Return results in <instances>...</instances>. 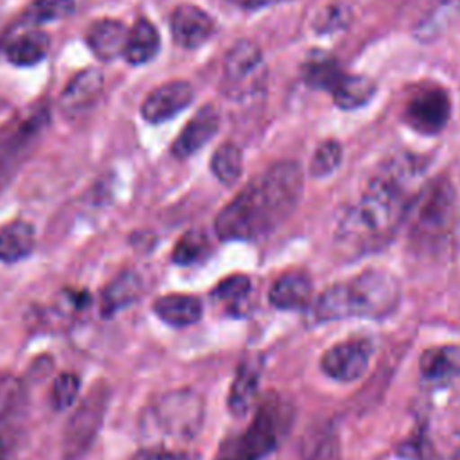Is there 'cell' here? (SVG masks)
Listing matches in <instances>:
<instances>
[{"instance_id": "1", "label": "cell", "mask_w": 460, "mask_h": 460, "mask_svg": "<svg viewBox=\"0 0 460 460\" xmlns=\"http://www.w3.org/2000/svg\"><path fill=\"white\" fill-rule=\"evenodd\" d=\"M422 162L411 155L394 156L368 181L361 199L338 223V237L352 248L379 246L406 219L419 192Z\"/></svg>"}, {"instance_id": "2", "label": "cell", "mask_w": 460, "mask_h": 460, "mask_svg": "<svg viewBox=\"0 0 460 460\" xmlns=\"http://www.w3.org/2000/svg\"><path fill=\"white\" fill-rule=\"evenodd\" d=\"M302 185L296 162L270 165L223 207L214 223L216 234L223 241H252L271 232L295 210Z\"/></svg>"}, {"instance_id": "3", "label": "cell", "mask_w": 460, "mask_h": 460, "mask_svg": "<svg viewBox=\"0 0 460 460\" xmlns=\"http://www.w3.org/2000/svg\"><path fill=\"white\" fill-rule=\"evenodd\" d=\"M401 289L394 275L385 270H367L350 280L329 286L314 302L316 322L343 318H383L394 313Z\"/></svg>"}, {"instance_id": "4", "label": "cell", "mask_w": 460, "mask_h": 460, "mask_svg": "<svg viewBox=\"0 0 460 460\" xmlns=\"http://www.w3.org/2000/svg\"><path fill=\"white\" fill-rule=\"evenodd\" d=\"M205 404L190 388L171 390L158 395L140 415V437L146 447L174 449L172 446L190 442L201 429Z\"/></svg>"}, {"instance_id": "5", "label": "cell", "mask_w": 460, "mask_h": 460, "mask_svg": "<svg viewBox=\"0 0 460 460\" xmlns=\"http://www.w3.org/2000/svg\"><path fill=\"white\" fill-rule=\"evenodd\" d=\"M289 404L270 394V399L259 406L246 431L221 447L217 460H261L279 446L289 429Z\"/></svg>"}, {"instance_id": "6", "label": "cell", "mask_w": 460, "mask_h": 460, "mask_svg": "<svg viewBox=\"0 0 460 460\" xmlns=\"http://www.w3.org/2000/svg\"><path fill=\"white\" fill-rule=\"evenodd\" d=\"M455 190L446 178H435L415 194L408 216L411 235L419 241L442 237L453 219Z\"/></svg>"}, {"instance_id": "7", "label": "cell", "mask_w": 460, "mask_h": 460, "mask_svg": "<svg viewBox=\"0 0 460 460\" xmlns=\"http://www.w3.org/2000/svg\"><path fill=\"white\" fill-rule=\"evenodd\" d=\"M47 122L49 110L38 106L0 128V192L29 156Z\"/></svg>"}, {"instance_id": "8", "label": "cell", "mask_w": 460, "mask_h": 460, "mask_svg": "<svg viewBox=\"0 0 460 460\" xmlns=\"http://www.w3.org/2000/svg\"><path fill=\"white\" fill-rule=\"evenodd\" d=\"M108 406V388L95 386L72 413L65 435L63 455L66 460L81 458L92 446Z\"/></svg>"}, {"instance_id": "9", "label": "cell", "mask_w": 460, "mask_h": 460, "mask_svg": "<svg viewBox=\"0 0 460 460\" xmlns=\"http://www.w3.org/2000/svg\"><path fill=\"white\" fill-rule=\"evenodd\" d=\"M451 117V99L442 86L422 84L404 106L406 122L422 135H437Z\"/></svg>"}, {"instance_id": "10", "label": "cell", "mask_w": 460, "mask_h": 460, "mask_svg": "<svg viewBox=\"0 0 460 460\" xmlns=\"http://www.w3.org/2000/svg\"><path fill=\"white\" fill-rule=\"evenodd\" d=\"M225 86L232 97L252 92L264 77V63L261 49L250 40H239L225 56L223 63Z\"/></svg>"}, {"instance_id": "11", "label": "cell", "mask_w": 460, "mask_h": 460, "mask_svg": "<svg viewBox=\"0 0 460 460\" xmlns=\"http://www.w3.org/2000/svg\"><path fill=\"white\" fill-rule=\"evenodd\" d=\"M370 356L372 343L368 340L349 338L327 349L320 359V367L331 379L350 383L367 372Z\"/></svg>"}, {"instance_id": "12", "label": "cell", "mask_w": 460, "mask_h": 460, "mask_svg": "<svg viewBox=\"0 0 460 460\" xmlns=\"http://www.w3.org/2000/svg\"><path fill=\"white\" fill-rule=\"evenodd\" d=\"M194 99V90L187 81H169L155 88L142 102V117L158 124L183 111Z\"/></svg>"}, {"instance_id": "13", "label": "cell", "mask_w": 460, "mask_h": 460, "mask_svg": "<svg viewBox=\"0 0 460 460\" xmlns=\"http://www.w3.org/2000/svg\"><path fill=\"white\" fill-rule=\"evenodd\" d=\"M171 32L183 49L201 47L214 32V20L201 7L181 4L171 14Z\"/></svg>"}, {"instance_id": "14", "label": "cell", "mask_w": 460, "mask_h": 460, "mask_svg": "<svg viewBox=\"0 0 460 460\" xmlns=\"http://www.w3.org/2000/svg\"><path fill=\"white\" fill-rule=\"evenodd\" d=\"M419 374L426 385L446 386L460 377V347L438 345L420 354Z\"/></svg>"}, {"instance_id": "15", "label": "cell", "mask_w": 460, "mask_h": 460, "mask_svg": "<svg viewBox=\"0 0 460 460\" xmlns=\"http://www.w3.org/2000/svg\"><path fill=\"white\" fill-rule=\"evenodd\" d=\"M219 129V113L212 104H205L196 115L185 124L174 140L171 151L178 158H187L203 147Z\"/></svg>"}, {"instance_id": "16", "label": "cell", "mask_w": 460, "mask_h": 460, "mask_svg": "<svg viewBox=\"0 0 460 460\" xmlns=\"http://www.w3.org/2000/svg\"><path fill=\"white\" fill-rule=\"evenodd\" d=\"M102 74L99 68H88L72 77L61 93L59 108L66 117H77L84 113L101 95Z\"/></svg>"}, {"instance_id": "17", "label": "cell", "mask_w": 460, "mask_h": 460, "mask_svg": "<svg viewBox=\"0 0 460 460\" xmlns=\"http://www.w3.org/2000/svg\"><path fill=\"white\" fill-rule=\"evenodd\" d=\"M313 284L302 271L282 273L270 288V302L277 309H305L311 302Z\"/></svg>"}, {"instance_id": "18", "label": "cell", "mask_w": 460, "mask_h": 460, "mask_svg": "<svg viewBox=\"0 0 460 460\" xmlns=\"http://www.w3.org/2000/svg\"><path fill=\"white\" fill-rule=\"evenodd\" d=\"M128 31L129 29H126L124 23L119 20H97L90 25L86 32V43L99 59H113L117 56H122Z\"/></svg>"}, {"instance_id": "19", "label": "cell", "mask_w": 460, "mask_h": 460, "mask_svg": "<svg viewBox=\"0 0 460 460\" xmlns=\"http://www.w3.org/2000/svg\"><path fill=\"white\" fill-rule=\"evenodd\" d=\"M153 311L167 325L187 327L201 318L203 305L198 296L172 293L156 298L153 304Z\"/></svg>"}, {"instance_id": "20", "label": "cell", "mask_w": 460, "mask_h": 460, "mask_svg": "<svg viewBox=\"0 0 460 460\" xmlns=\"http://www.w3.org/2000/svg\"><path fill=\"white\" fill-rule=\"evenodd\" d=\"M36 244L34 226L27 221H9L0 228V261L18 262L29 257Z\"/></svg>"}, {"instance_id": "21", "label": "cell", "mask_w": 460, "mask_h": 460, "mask_svg": "<svg viewBox=\"0 0 460 460\" xmlns=\"http://www.w3.org/2000/svg\"><path fill=\"white\" fill-rule=\"evenodd\" d=\"M158 47L160 36L156 27L149 20L138 18L128 31V40L122 56L131 65H142L156 56Z\"/></svg>"}, {"instance_id": "22", "label": "cell", "mask_w": 460, "mask_h": 460, "mask_svg": "<svg viewBox=\"0 0 460 460\" xmlns=\"http://www.w3.org/2000/svg\"><path fill=\"white\" fill-rule=\"evenodd\" d=\"M142 291V280L135 271H122L117 275L101 295V313L111 316L113 313L133 304Z\"/></svg>"}, {"instance_id": "23", "label": "cell", "mask_w": 460, "mask_h": 460, "mask_svg": "<svg viewBox=\"0 0 460 460\" xmlns=\"http://www.w3.org/2000/svg\"><path fill=\"white\" fill-rule=\"evenodd\" d=\"M259 388V370L255 361H243L235 372L228 392V408L234 415L243 417L250 411Z\"/></svg>"}, {"instance_id": "24", "label": "cell", "mask_w": 460, "mask_h": 460, "mask_svg": "<svg viewBox=\"0 0 460 460\" xmlns=\"http://www.w3.org/2000/svg\"><path fill=\"white\" fill-rule=\"evenodd\" d=\"M49 36L41 31L18 34L5 45V58L16 66H31L40 63L49 52Z\"/></svg>"}, {"instance_id": "25", "label": "cell", "mask_w": 460, "mask_h": 460, "mask_svg": "<svg viewBox=\"0 0 460 460\" xmlns=\"http://www.w3.org/2000/svg\"><path fill=\"white\" fill-rule=\"evenodd\" d=\"M331 93L338 108L354 110L372 99V95L376 93V83L370 77L350 75L343 72Z\"/></svg>"}, {"instance_id": "26", "label": "cell", "mask_w": 460, "mask_h": 460, "mask_svg": "<svg viewBox=\"0 0 460 460\" xmlns=\"http://www.w3.org/2000/svg\"><path fill=\"white\" fill-rule=\"evenodd\" d=\"M341 74L343 70L340 68V63L322 50H314L302 65L304 83L316 90L331 92Z\"/></svg>"}, {"instance_id": "27", "label": "cell", "mask_w": 460, "mask_h": 460, "mask_svg": "<svg viewBox=\"0 0 460 460\" xmlns=\"http://www.w3.org/2000/svg\"><path fill=\"white\" fill-rule=\"evenodd\" d=\"M210 167H212V172L216 174V178L221 183L234 185L243 174V153H241V149L232 142H226V144L219 146L216 149V153L212 155Z\"/></svg>"}, {"instance_id": "28", "label": "cell", "mask_w": 460, "mask_h": 460, "mask_svg": "<svg viewBox=\"0 0 460 460\" xmlns=\"http://www.w3.org/2000/svg\"><path fill=\"white\" fill-rule=\"evenodd\" d=\"M74 13V0H32L20 16V25H41Z\"/></svg>"}, {"instance_id": "29", "label": "cell", "mask_w": 460, "mask_h": 460, "mask_svg": "<svg viewBox=\"0 0 460 460\" xmlns=\"http://www.w3.org/2000/svg\"><path fill=\"white\" fill-rule=\"evenodd\" d=\"M210 250L208 237L203 230H189L185 232L180 241L176 243L172 250V261L180 266H189L194 262H199L203 257H207Z\"/></svg>"}, {"instance_id": "30", "label": "cell", "mask_w": 460, "mask_h": 460, "mask_svg": "<svg viewBox=\"0 0 460 460\" xmlns=\"http://www.w3.org/2000/svg\"><path fill=\"white\" fill-rule=\"evenodd\" d=\"M341 155H343V151H341L340 142H336V140L322 142L316 147V151L309 162V174L313 178H322V176L331 174L340 165Z\"/></svg>"}, {"instance_id": "31", "label": "cell", "mask_w": 460, "mask_h": 460, "mask_svg": "<svg viewBox=\"0 0 460 460\" xmlns=\"http://www.w3.org/2000/svg\"><path fill=\"white\" fill-rule=\"evenodd\" d=\"M250 289H252V282L246 275H230L214 288L212 296L219 302L237 307L241 302L246 300Z\"/></svg>"}, {"instance_id": "32", "label": "cell", "mask_w": 460, "mask_h": 460, "mask_svg": "<svg viewBox=\"0 0 460 460\" xmlns=\"http://www.w3.org/2000/svg\"><path fill=\"white\" fill-rule=\"evenodd\" d=\"M79 388H81V381L75 374H72V372L59 374L50 388L52 408H56V410L70 408L79 395Z\"/></svg>"}, {"instance_id": "33", "label": "cell", "mask_w": 460, "mask_h": 460, "mask_svg": "<svg viewBox=\"0 0 460 460\" xmlns=\"http://www.w3.org/2000/svg\"><path fill=\"white\" fill-rule=\"evenodd\" d=\"M304 458L305 460H336L338 456V446L332 431H320L318 438L305 437L304 446Z\"/></svg>"}, {"instance_id": "34", "label": "cell", "mask_w": 460, "mask_h": 460, "mask_svg": "<svg viewBox=\"0 0 460 460\" xmlns=\"http://www.w3.org/2000/svg\"><path fill=\"white\" fill-rule=\"evenodd\" d=\"M350 20V9L347 5H329L322 16L316 20V29L320 32H332L341 29Z\"/></svg>"}, {"instance_id": "35", "label": "cell", "mask_w": 460, "mask_h": 460, "mask_svg": "<svg viewBox=\"0 0 460 460\" xmlns=\"http://www.w3.org/2000/svg\"><path fill=\"white\" fill-rule=\"evenodd\" d=\"M131 460H192V456L189 453H185V451L144 447Z\"/></svg>"}, {"instance_id": "36", "label": "cell", "mask_w": 460, "mask_h": 460, "mask_svg": "<svg viewBox=\"0 0 460 460\" xmlns=\"http://www.w3.org/2000/svg\"><path fill=\"white\" fill-rule=\"evenodd\" d=\"M232 2H235V4H239L243 7H257L261 4H266L268 0H232Z\"/></svg>"}, {"instance_id": "37", "label": "cell", "mask_w": 460, "mask_h": 460, "mask_svg": "<svg viewBox=\"0 0 460 460\" xmlns=\"http://www.w3.org/2000/svg\"><path fill=\"white\" fill-rule=\"evenodd\" d=\"M440 5H444V9L453 11V9H460V0H438Z\"/></svg>"}, {"instance_id": "38", "label": "cell", "mask_w": 460, "mask_h": 460, "mask_svg": "<svg viewBox=\"0 0 460 460\" xmlns=\"http://www.w3.org/2000/svg\"><path fill=\"white\" fill-rule=\"evenodd\" d=\"M7 460H13V458H7Z\"/></svg>"}]
</instances>
